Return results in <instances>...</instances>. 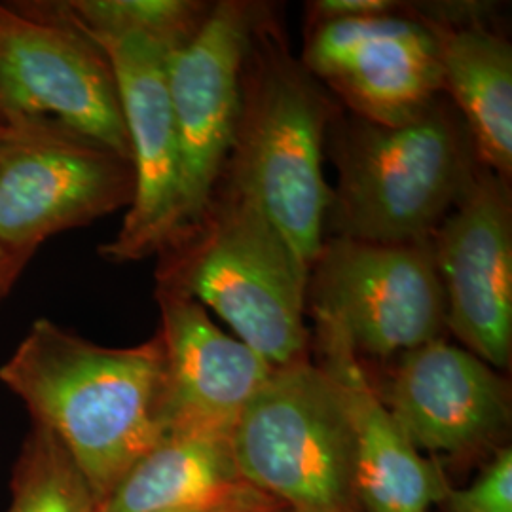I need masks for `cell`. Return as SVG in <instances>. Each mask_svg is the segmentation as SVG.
<instances>
[{
  "mask_svg": "<svg viewBox=\"0 0 512 512\" xmlns=\"http://www.w3.org/2000/svg\"><path fill=\"white\" fill-rule=\"evenodd\" d=\"M0 382L65 450L101 505L164 439L160 336L133 348H103L37 319L0 366Z\"/></svg>",
  "mask_w": 512,
  "mask_h": 512,
  "instance_id": "1",
  "label": "cell"
},
{
  "mask_svg": "<svg viewBox=\"0 0 512 512\" xmlns=\"http://www.w3.org/2000/svg\"><path fill=\"white\" fill-rule=\"evenodd\" d=\"M162 255L158 287L215 311L274 368L306 359L310 270L238 190L228 186L202 224Z\"/></svg>",
  "mask_w": 512,
  "mask_h": 512,
  "instance_id": "2",
  "label": "cell"
},
{
  "mask_svg": "<svg viewBox=\"0 0 512 512\" xmlns=\"http://www.w3.org/2000/svg\"><path fill=\"white\" fill-rule=\"evenodd\" d=\"M334 158L336 238L382 245L433 238L478 171L469 131L440 97L401 126L355 116L336 139Z\"/></svg>",
  "mask_w": 512,
  "mask_h": 512,
  "instance_id": "3",
  "label": "cell"
},
{
  "mask_svg": "<svg viewBox=\"0 0 512 512\" xmlns=\"http://www.w3.org/2000/svg\"><path fill=\"white\" fill-rule=\"evenodd\" d=\"M247 69L230 186L255 203L311 270L332 198L323 173L329 101L275 38L262 50L258 27Z\"/></svg>",
  "mask_w": 512,
  "mask_h": 512,
  "instance_id": "4",
  "label": "cell"
},
{
  "mask_svg": "<svg viewBox=\"0 0 512 512\" xmlns=\"http://www.w3.org/2000/svg\"><path fill=\"white\" fill-rule=\"evenodd\" d=\"M239 478L287 512H353L355 450L342 389L306 359L274 368L230 435Z\"/></svg>",
  "mask_w": 512,
  "mask_h": 512,
  "instance_id": "5",
  "label": "cell"
},
{
  "mask_svg": "<svg viewBox=\"0 0 512 512\" xmlns=\"http://www.w3.org/2000/svg\"><path fill=\"white\" fill-rule=\"evenodd\" d=\"M0 124H57L129 160L109 59L52 6L0 4Z\"/></svg>",
  "mask_w": 512,
  "mask_h": 512,
  "instance_id": "6",
  "label": "cell"
},
{
  "mask_svg": "<svg viewBox=\"0 0 512 512\" xmlns=\"http://www.w3.org/2000/svg\"><path fill=\"white\" fill-rule=\"evenodd\" d=\"M308 302L317 323L378 359L437 340L446 325L431 239L382 245L334 236L311 266Z\"/></svg>",
  "mask_w": 512,
  "mask_h": 512,
  "instance_id": "7",
  "label": "cell"
},
{
  "mask_svg": "<svg viewBox=\"0 0 512 512\" xmlns=\"http://www.w3.org/2000/svg\"><path fill=\"white\" fill-rule=\"evenodd\" d=\"M258 23L251 4L219 2L198 33L167 55V90L179 143V220L173 245L202 224L230 164L243 73Z\"/></svg>",
  "mask_w": 512,
  "mask_h": 512,
  "instance_id": "8",
  "label": "cell"
},
{
  "mask_svg": "<svg viewBox=\"0 0 512 512\" xmlns=\"http://www.w3.org/2000/svg\"><path fill=\"white\" fill-rule=\"evenodd\" d=\"M0 141V249L35 255L59 232L133 200L131 162L57 124L8 128Z\"/></svg>",
  "mask_w": 512,
  "mask_h": 512,
  "instance_id": "9",
  "label": "cell"
},
{
  "mask_svg": "<svg viewBox=\"0 0 512 512\" xmlns=\"http://www.w3.org/2000/svg\"><path fill=\"white\" fill-rule=\"evenodd\" d=\"M302 67L378 126H401L444 90L433 23L395 12L311 21Z\"/></svg>",
  "mask_w": 512,
  "mask_h": 512,
  "instance_id": "10",
  "label": "cell"
},
{
  "mask_svg": "<svg viewBox=\"0 0 512 512\" xmlns=\"http://www.w3.org/2000/svg\"><path fill=\"white\" fill-rule=\"evenodd\" d=\"M446 325L486 365L512 359V209L505 181L476 171L433 238Z\"/></svg>",
  "mask_w": 512,
  "mask_h": 512,
  "instance_id": "11",
  "label": "cell"
},
{
  "mask_svg": "<svg viewBox=\"0 0 512 512\" xmlns=\"http://www.w3.org/2000/svg\"><path fill=\"white\" fill-rule=\"evenodd\" d=\"M109 59L128 133L133 200L116 238L101 253L141 260L169 249L179 220V143L167 90L173 48L143 37H90Z\"/></svg>",
  "mask_w": 512,
  "mask_h": 512,
  "instance_id": "12",
  "label": "cell"
},
{
  "mask_svg": "<svg viewBox=\"0 0 512 512\" xmlns=\"http://www.w3.org/2000/svg\"><path fill=\"white\" fill-rule=\"evenodd\" d=\"M156 298L162 311L165 433L230 437L274 366L220 330L190 296L158 287Z\"/></svg>",
  "mask_w": 512,
  "mask_h": 512,
  "instance_id": "13",
  "label": "cell"
},
{
  "mask_svg": "<svg viewBox=\"0 0 512 512\" xmlns=\"http://www.w3.org/2000/svg\"><path fill=\"white\" fill-rule=\"evenodd\" d=\"M384 404L410 442L431 454L473 452L511 423L505 378L440 338L399 355Z\"/></svg>",
  "mask_w": 512,
  "mask_h": 512,
  "instance_id": "14",
  "label": "cell"
},
{
  "mask_svg": "<svg viewBox=\"0 0 512 512\" xmlns=\"http://www.w3.org/2000/svg\"><path fill=\"white\" fill-rule=\"evenodd\" d=\"M323 368L342 389L353 429L355 497L366 512H429L448 486L439 469L421 456L370 385L346 338L317 323Z\"/></svg>",
  "mask_w": 512,
  "mask_h": 512,
  "instance_id": "15",
  "label": "cell"
},
{
  "mask_svg": "<svg viewBox=\"0 0 512 512\" xmlns=\"http://www.w3.org/2000/svg\"><path fill=\"white\" fill-rule=\"evenodd\" d=\"M247 490L230 437L165 433L116 484L101 512L211 511Z\"/></svg>",
  "mask_w": 512,
  "mask_h": 512,
  "instance_id": "16",
  "label": "cell"
},
{
  "mask_svg": "<svg viewBox=\"0 0 512 512\" xmlns=\"http://www.w3.org/2000/svg\"><path fill=\"white\" fill-rule=\"evenodd\" d=\"M433 27L442 88L463 116L478 164L505 181L512 173L511 42L480 23Z\"/></svg>",
  "mask_w": 512,
  "mask_h": 512,
  "instance_id": "17",
  "label": "cell"
},
{
  "mask_svg": "<svg viewBox=\"0 0 512 512\" xmlns=\"http://www.w3.org/2000/svg\"><path fill=\"white\" fill-rule=\"evenodd\" d=\"M211 8L192 0H73L57 12L88 37H143L179 48L198 33Z\"/></svg>",
  "mask_w": 512,
  "mask_h": 512,
  "instance_id": "18",
  "label": "cell"
},
{
  "mask_svg": "<svg viewBox=\"0 0 512 512\" xmlns=\"http://www.w3.org/2000/svg\"><path fill=\"white\" fill-rule=\"evenodd\" d=\"M8 512H101V503L54 437L33 425L14 467Z\"/></svg>",
  "mask_w": 512,
  "mask_h": 512,
  "instance_id": "19",
  "label": "cell"
},
{
  "mask_svg": "<svg viewBox=\"0 0 512 512\" xmlns=\"http://www.w3.org/2000/svg\"><path fill=\"white\" fill-rule=\"evenodd\" d=\"M448 512H512V452L503 448L465 490L444 495Z\"/></svg>",
  "mask_w": 512,
  "mask_h": 512,
  "instance_id": "20",
  "label": "cell"
},
{
  "mask_svg": "<svg viewBox=\"0 0 512 512\" xmlns=\"http://www.w3.org/2000/svg\"><path fill=\"white\" fill-rule=\"evenodd\" d=\"M397 4L389 0H317L311 4V21L366 18L395 12Z\"/></svg>",
  "mask_w": 512,
  "mask_h": 512,
  "instance_id": "21",
  "label": "cell"
},
{
  "mask_svg": "<svg viewBox=\"0 0 512 512\" xmlns=\"http://www.w3.org/2000/svg\"><path fill=\"white\" fill-rule=\"evenodd\" d=\"M281 509L272 499L258 494L253 488L239 495L238 499L228 505L224 512H277Z\"/></svg>",
  "mask_w": 512,
  "mask_h": 512,
  "instance_id": "22",
  "label": "cell"
},
{
  "mask_svg": "<svg viewBox=\"0 0 512 512\" xmlns=\"http://www.w3.org/2000/svg\"><path fill=\"white\" fill-rule=\"evenodd\" d=\"M31 256L33 255H10L6 260L0 262V302L6 294L12 291L19 274L23 272V268L27 266Z\"/></svg>",
  "mask_w": 512,
  "mask_h": 512,
  "instance_id": "23",
  "label": "cell"
},
{
  "mask_svg": "<svg viewBox=\"0 0 512 512\" xmlns=\"http://www.w3.org/2000/svg\"><path fill=\"white\" fill-rule=\"evenodd\" d=\"M8 131H10V129L6 128V126H2V124H0V141H2V139H4V137H6V135H8Z\"/></svg>",
  "mask_w": 512,
  "mask_h": 512,
  "instance_id": "24",
  "label": "cell"
},
{
  "mask_svg": "<svg viewBox=\"0 0 512 512\" xmlns=\"http://www.w3.org/2000/svg\"><path fill=\"white\" fill-rule=\"evenodd\" d=\"M230 505H232V503H230ZM226 507H228V505H226ZM226 507H220V509H211V511H188V512H224V509H226Z\"/></svg>",
  "mask_w": 512,
  "mask_h": 512,
  "instance_id": "25",
  "label": "cell"
},
{
  "mask_svg": "<svg viewBox=\"0 0 512 512\" xmlns=\"http://www.w3.org/2000/svg\"><path fill=\"white\" fill-rule=\"evenodd\" d=\"M8 253H4V251H2V249H0V262H2V260H6V258H8Z\"/></svg>",
  "mask_w": 512,
  "mask_h": 512,
  "instance_id": "26",
  "label": "cell"
},
{
  "mask_svg": "<svg viewBox=\"0 0 512 512\" xmlns=\"http://www.w3.org/2000/svg\"><path fill=\"white\" fill-rule=\"evenodd\" d=\"M277 512H287V511H285V509H279V511H277Z\"/></svg>",
  "mask_w": 512,
  "mask_h": 512,
  "instance_id": "27",
  "label": "cell"
}]
</instances>
